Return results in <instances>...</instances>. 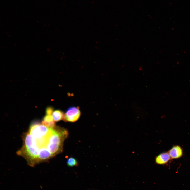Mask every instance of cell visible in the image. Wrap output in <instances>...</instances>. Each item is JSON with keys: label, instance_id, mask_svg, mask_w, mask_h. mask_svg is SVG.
Masks as SVG:
<instances>
[{"label": "cell", "instance_id": "obj_1", "mask_svg": "<svg viewBox=\"0 0 190 190\" xmlns=\"http://www.w3.org/2000/svg\"><path fill=\"white\" fill-rule=\"evenodd\" d=\"M23 139V145L17 152V154L25 158L30 166H34L39 162L38 158L39 148L29 132L25 134Z\"/></svg>", "mask_w": 190, "mask_h": 190}, {"label": "cell", "instance_id": "obj_2", "mask_svg": "<svg viewBox=\"0 0 190 190\" xmlns=\"http://www.w3.org/2000/svg\"><path fill=\"white\" fill-rule=\"evenodd\" d=\"M68 134V131L65 129L55 126L53 128L46 148L53 156L62 151L63 142Z\"/></svg>", "mask_w": 190, "mask_h": 190}, {"label": "cell", "instance_id": "obj_3", "mask_svg": "<svg viewBox=\"0 0 190 190\" xmlns=\"http://www.w3.org/2000/svg\"><path fill=\"white\" fill-rule=\"evenodd\" d=\"M53 128H50L38 121L32 122L28 132L35 139L37 145L40 149L46 148L48 138L51 133Z\"/></svg>", "mask_w": 190, "mask_h": 190}, {"label": "cell", "instance_id": "obj_4", "mask_svg": "<svg viewBox=\"0 0 190 190\" xmlns=\"http://www.w3.org/2000/svg\"><path fill=\"white\" fill-rule=\"evenodd\" d=\"M80 115V111L78 107H71L66 111L63 120L66 122H74L78 120Z\"/></svg>", "mask_w": 190, "mask_h": 190}, {"label": "cell", "instance_id": "obj_5", "mask_svg": "<svg viewBox=\"0 0 190 190\" xmlns=\"http://www.w3.org/2000/svg\"><path fill=\"white\" fill-rule=\"evenodd\" d=\"M170 158L168 152H163L160 154L156 157L155 161L157 164L164 165L167 163Z\"/></svg>", "mask_w": 190, "mask_h": 190}, {"label": "cell", "instance_id": "obj_6", "mask_svg": "<svg viewBox=\"0 0 190 190\" xmlns=\"http://www.w3.org/2000/svg\"><path fill=\"white\" fill-rule=\"evenodd\" d=\"M53 156V155L46 147H42L40 149L38 155L39 162L47 160Z\"/></svg>", "mask_w": 190, "mask_h": 190}, {"label": "cell", "instance_id": "obj_7", "mask_svg": "<svg viewBox=\"0 0 190 190\" xmlns=\"http://www.w3.org/2000/svg\"><path fill=\"white\" fill-rule=\"evenodd\" d=\"M168 153L171 158L177 159L181 157L182 154L181 148L178 146H173L169 151Z\"/></svg>", "mask_w": 190, "mask_h": 190}, {"label": "cell", "instance_id": "obj_8", "mask_svg": "<svg viewBox=\"0 0 190 190\" xmlns=\"http://www.w3.org/2000/svg\"><path fill=\"white\" fill-rule=\"evenodd\" d=\"M42 124L50 128H53L55 126V123L52 115H46L43 117Z\"/></svg>", "mask_w": 190, "mask_h": 190}, {"label": "cell", "instance_id": "obj_9", "mask_svg": "<svg viewBox=\"0 0 190 190\" xmlns=\"http://www.w3.org/2000/svg\"><path fill=\"white\" fill-rule=\"evenodd\" d=\"M64 115V114L62 111L57 110L53 112L52 116L54 121L58 122L63 120Z\"/></svg>", "mask_w": 190, "mask_h": 190}, {"label": "cell", "instance_id": "obj_10", "mask_svg": "<svg viewBox=\"0 0 190 190\" xmlns=\"http://www.w3.org/2000/svg\"><path fill=\"white\" fill-rule=\"evenodd\" d=\"M66 164L69 167H72L78 166V163L77 159L73 157L69 158L67 160Z\"/></svg>", "mask_w": 190, "mask_h": 190}, {"label": "cell", "instance_id": "obj_11", "mask_svg": "<svg viewBox=\"0 0 190 190\" xmlns=\"http://www.w3.org/2000/svg\"><path fill=\"white\" fill-rule=\"evenodd\" d=\"M53 108L51 106L47 107L46 110V115H52L53 112Z\"/></svg>", "mask_w": 190, "mask_h": 190}]
</instances>
